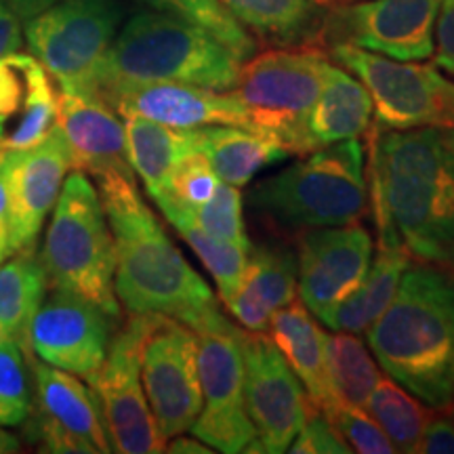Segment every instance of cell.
I'll use <instances>...</instances> for the list:
<instances>
[{
    "instance_id": "43",
    "label": "cell",
    "mask_w": 454,
    "mask_h": 454,
    "mask_svg": "<svg viewBox=\"0 0 454 454\" xmlns=\"http://www.w3.org/2000/svg\"><path fill=\"white\" fill-rule=\"evenodd\" d=\"M3 3H7L9 7L15 11L20 20H32L34 15L43 13L44 9L53 7V4L59 3V0H3Z\"/></svg>"
},
{
    "instance_id": "14",
    "label": "cell",
    "mask_w": 454,
    "mask_h": 454,
    "mask_svg": "<svg viewBox=\"0 0 454 454\" xmlns=\"http://www.w3.org/2000/svg\"><path fill=\"white\" fill-rule=\"evenodd\" d=\"M294 244L301 301L326 325L334 309L364 282L372 263V234L354 221L303 231Z\"/></svg>"
},
{
    "instance_id": "10",
    "label": "cell",
    "mask_w": 454,
    "mask_h": 454,
    "mask_svg": "<svg viewBox=\"0 0 454 454\" xmlns=\"http://www.w3.org/2000/svg\"><path fill=\"white\" fill-rule=\"evenodd\" d=\"M194 333L202 411L190 431L217 452H247L257 440V431L244 404L242 331L223 316Z\"/></svg>"
},
{
    "instance_id": "41",
    "label": "cell",
    "mask_w": 454,
    "mask_h": 454,
    "mask_svg": "<svg viewBox=\"0 0 454 454\" xmlns=\"http://www.w3.org/2000/svg\"><path fill=\"white\" fill-rule=\"evenodd\" d=\"M21 44H24V36H21L20 17L7 3L0 0V59L20 53Z\"/></svg>"
},
{
    "instance_id": "42",
    "label": "cell",
    "mask_w": 454,
    "mask_h": 454,
    "mask_svg": "<svg viewBox=\"0 0 454 454\" xmlns=\"http://www.w3.org/2000/svg\"><path fill=\"white\" fill-rule=\"evenodd\" d=\"M11 257L9 247V200L7 187H4L3 170H0V261Z\"/></svg>"
},
{
    "instance_id": "1",
    "label": "cell",
    "mask_w": 454,
    "mask_h": 454,
    "mask_svg": "<svg viewBox=\"0 0 454 454\" xmlns=\"http://www.w3.org/2000/svg\"><path fill=\"white\" fill-rule=\"evenodd\" d=\"M377 236H397L411 257L454 259V152L440 129L379 130L371 145Z\"/></svg>"
},
{
    "instance_id": "49",
    "label": "cell",
    "mask_w": 454,
    "mask_h": 454,
    "mask_svg": "<svg viewBox=\"0 0 454 454\" xmlns=\"http://www.w3.org/2000/svg\"><path fill=\"white\" fill-rule=\"evenodd\" d=\"M448 411H452V419H454V397H452V402H450V406H448Z\"/></svg>"
},
{
    "instance_id": "33",
    "label": "cell",
    "mask_w": 454,
    "mask_h": 454,
    "mask_svg": "<svg viewBox=\"0 0 454 454\" xmlns=\"http://www.w3.org/2000/svg\"><path fill=\"white\" fill-rule=\"evenodd\" d=\"M141 4L162 11V13L177 15L181 20L202 27L240 61L248 59L257 49L251 34L238 24L221 0H141Z\"/></svg>"
},
{
    "instance_id": "7",
    "label": "cell",
    "mask_w": 454,
    "mask_h": 454,
    "mask_svg": "<svg viewBox=\"0 0 454 454\" xmlns=\"http://www.w3.org/2000/svg\"><path fill=\"white\" fill-rule=\"evenodd\" d=\"M331 66L328 55L314 44L271 49L248 57L231 93L253 130L274 139L288 156H305V118L325 89Z\"/></svg>"
},
{
    "instance_id": "50",
    "label": "cell",
    "mask_w": 454,
    "mask_h": 454,
    "mask_svg": "<svg viewBox=\"0 0 454 454\" xmlns=\"http://www.w3.org/2000/svg\"><path fill=\"white\" fill-rule=\"evenodd\" d=\"M446 270H450V271H454V259L450 261V263H448V265H446Z\"/></svg>"
},
{
    "instance_id": "16",
    "label": "cell",
    "mask_w": 454,
    "mask_h": 454,
    "mask_svg": "<svg viewBox=\"0 0 454 454\" xmlns=\"http://www.w3.org/2000/svg\"><path fill=\"white\" fill-rule=\"evenodd\" d=\"M36 383V412L32 435L44 452L55 454H107L110 434L101 402L90 385L76 374L44 362L30 366Z\"/></svg>"
},
{
    "instance_id": "19",
    "label": "cell",
    "mask_w": 454,
    "mask_h": 454,
    "mask_svg": "<svg viewBox=\"0 0 454 454\" xmlns=\"http://www.w3.org/2000/svg\"><path fill=\"white\" fill-rule=\"evenodd\" d=\"M122 118L139 116L173 129L244 127L251 129L236 95L184 82H107L95 89Z\"/></svg>"
},
{
    "instance_id": "28",
    "label": "cell",
    "mask_w": 454,
    "mask_h": 454,
    "mask_svg": "<svg viewBox=\"0 0 454 454\" xmlns=\"http://www.w3.org/2000/svg\"><path fill=\"white\" fill-rule=\"evenodd\" d=\"M47 270L34 248L17 251L7 263L0 265V325L9 339L24 351L30 366L34 364L30 326L47 297Z\"/></svg>"
},
{
    "instance_id": "45",
    "label": "cell",
    "mask_w": 454,
    "mask_h": 454,
    "mask_svg": "<svg viewBox=\"0 0 454 454\" xmlns=\"http://www.w3.org/2000/svg\"><path fill=\"white\" fill-rule=\"evenodd\" d=\"M20 450H21L20 440H17L13 434H9V431L0 429V454H11Z\"/></svg>"
},
{
    "instance_id": "31",
    "label": "cell",
    "mask_w": 454,
    "mask_h": 454,
    "mask_svg": "<svg viewBox=\"0 0 454 454\" xmlns=\"http://www.w3.org/2000/svg\"><path fill=\"white\" fill-rule=\"evenodd\" d=\"M242 27L265 41L288 44L308 36L320 9L317 0H221Z\"/></svg>"
},
{
    "instance_id": "27",
    "label": "cell",
    "mask_w": 454,
    "mask_h": 454,
    "mask_svg": "<svg viewBox=\"0 0 454 454\" xmlns=\"http://www.w3.org/2000/svg\"><path fill=\"white\" fill-rule=\"evenodd\" d=\"M196 147L219 179L236 187L251 184L261 170L288 158V152L274 139L244 127L196 129Z\"/></svg>"
},
{
    "instance_id": "8",
    "label": "cell",
    "mask_w": 454,
    "mask_h": 454,
    "mask_svg": "<svg viewBox=\"0 0 454 454\" xmlns=\"http://www.w3.org/2000/svg\"><path fill=\"white\" fill-rule=\"evenodd\" d=\"M331 55L366 87L379 130L454 129V82L435 64L397 61L348 43H334Z\"/></svg>"
},
{
    "instance_id": "36",
    "label": "cell",
    "mask_w": 454,
    "mask_h": 454,
    "mask_svg": "<svg viewBox=\"0 0 454 454\" xmlns=\"http://www.w3.org/2000/svg\"><path fill=\"white\" fill-rule=\"evenodd\" d=\"M325 414L328 421L334 425L340 438L348 442L351 452L360 454H391L395 452L385 431L368 414L364 408H356L348 404L328 406Z\"/></svg>"
},
{
    "instance_id": "13",
    "label": "cell",
    "mask_w": 454,
    "mask_h": 454,
    "mask_svg": "<svg viewBox=\"0 0 454 454\" xmlns=\"http://www.w3.org/2000/svg\"><path fill=\"white\" fill-rule=\"evenodd\" d=\"M244 404L263 452H286L311 411L303 385L265 333L242 331Z\"/></svg>"
},
{
    "instance_id": "47",
    "label": "cell",
    "mask_w": 454,
    "mask_h": 454,
    "mask_svg": "<svg viewBox=\"0 0 454 454\" xmlns=\"http://www.w3.org/2000/svg\"><path fill=\"white\" fill-rule=\"evenodd\" d=\"M7 340H11L9 334H7V331H4V328H3V325H0V345L7 343Z\"/></svg>"
},
{
    "instance_id": "18",
    "label": "cell",
    "mask_w": 454,
    "mask_h": 454,
    "mask_svg": "<svg viewBox=\"0 0 454 454\" xmlns=\"http://www.w3.org/2000/svg\"><path fill=\"white\" fill-rule=\"evenodd\" d=\"M444 0H368L334 11L331 30L348 43L397 61L434 55L435 20Z\"/></svg>"
},
{
    "instance_id": "20",
    "label": "cell",
    "mask_w": 454,
    "mask_h": 454,
    "mask_svg": "<svg viewBox=\"0 0 454 454\" xmlns=\"http://www.w3.org/2000/svg\"><path fill=\"white\" fill-rule=\"evenodd\" d=\"M55 124L67 141L72 168L90 177L118 173L133 177L127 156V133L116 112L98 95L59 87Z\"/></svg>"
},
{
    "instance_id": "2",
    "label": "cell",
    "mask_w": 454,
    "mask_h": 454,
    "mask_svg": "<svg viewBox=\"0 0 454 454\" xmlns=\"http://www.w3.org/2000/svg\"><path fill=\"white\" fill-rule=\"evenodd\" d=\"M116 251V297L129 314H158L192 331L223 317L219 301L187 263L137 192L135 177H95Z\"/></svg>"
},
{
    "instance_id": "26",
    "label": "cell",
    "mask_w": 454,
    "mask_h": 454,
    "mask_svg": "<svg viewBox=\"0 0 454 454\" xmlns=\"http://www.w3.org/2000/svg\"><path fill=\"white\" fill-rule=\"evenodd\" d=\"M377 257L362 282V286L351 297L340 303L331 320L326 322L333 331L366 333V328L383 314L385 308L395 297L402 276L411 268L412 257L397 236H377Z\"/></svg>"
},
{
    "instance_id": "37",
    "label": "cell",
    "mask_w": 454,
    "mask_h": 454,
    "mask_svg": "<svg viewBox=\"0 0 454 454\" xmlns=\"http://www.w3.org/2000/svg\"><path fill=\"white\" fill-rule=\"evenodd\" d=\"M219 185L221 179L215 173L211 162L200 152H194V154L184 158L179 167L175 168L167 194L173 196L184 207H198V204L211 200Z\"/></svg>"
},
{
    "instance_id": "48",
    "label": "cell",
    "mask_w": 454,
    "mask_h": 454,
    "mask_svg": "<svg viewBox=\"0 0 454 454\" xmlns=\"http://www.w3.org/2000/svg\"><path fill=\"white\" fill-rule=\"evenodd\" d=\"M446 141H448V145H450L452 152H454V129H450V133H446Z\"/></svg>"
},
{
    "instance_id": "12",
    "label": "cell",
    "mask_w": 454,
    "mask_h": 454,
    "mask_svg": "<svg viewBox=\"0 0 454 454\" xmlns=\"http://www.w3.org/2000/svg\"><path fill=\"white\" fill-rule=\"evenodd\" d=\"M141 383L164 442L192 429L202 411V385L190 326L154 314L141 348Z\"/></svg>"
},
{
    "instance_id": "34",
    "label": "cell",
    "mask_w": 454,
    "mask_h": 454,
    "mask_svg": "<svg viewBox=\"0 0 454 454\" xmlns=\"http://www.w3.org/2000/svg\"><path fill=\"white\" fill-rule=\"evenodd\" d=\"M184 211L202 231L251 253L253 244L247 223H244L242 192L236 185L221 181L211 200L198 204V207H184Z\"/></svg>"
},
{
    "instance_id": "21",
    "label": "cell",
    "mask_w": 454,
    "mask_h": 454,
    "mask_svg": "<svg viewBox=\"0 0 454 454\" xmlns=\"http://www.w3.org/2000/svg\"><path fill=\"white\" fill-rule=\"evenodd\" d=\"M57 93L34 55L0 59V152L36 145L55 127Z\"/></svg>"
},
{
    "instance_id": "24",
    "label": "cell",
    "mask_w": 454,
    "mask_h": 454,
    "mask_svg": "<svg viewBox=\"0 0 454 454\" xmlns=\"http://www.w3.org/2000/svg\"><path fill=\"white\" fill-rule=\"evenodd\" d=\"M372 99L354 74L331 66L325 89L305 118L309 152L337 141L357 139L371 127Z\"/></svg>"
},
{
    "instance_id": "29",
    "label": "cell",
    "mask_w": 454,
    "mask_h": 454,
    "mask_svg": "<svg viewBox=\"0 0 454 454\" xmlns=\"http://www.w3.org/2000/svg\"><path fill=\"white\" fill-rule=\"evenodd\" d=\"M154 202L158 204L164 217L170 221V225L177 230V234L190 244L196 257L202 261V265L208 270L215 284H217L221 301L227 303L240 288L244 274H247L248 254L251 253L202 231L194 221L187 217L184 207L173 196L162 194L154 198Z\"/></svg>"
},
{
    "instance_id": "15",
    "label": "cell",
    "mask_w": 454,
    "mask_h": 454,
    "mask_svg": "<svg viewBox=\"0 0 454 454\" xmlns=\"http://www.w3.org/2000/svg\"><path fill=\"white\" fill-rule=\"evenodd\" d=\"M114 320L82 294L53 286L32 320V351L44 364L76 374L90 385L110 349Z\"/></svg>"
},
{
    "instance_id": "39",
    "label": "cell",
    "mask_w": 454,
    "mask_h": 454,
    "mask_svg": "<svg viewBox=\"0 0 454 454\" xmlns=\"http://www.w3.org/2000/svg\"><path fill=\"white\" fill-rule=\"evenodd\" d=\"M434 64L454 76V0H444L434 30Z\"/></svg>"
},
{
    "instance_id": "17",
    "label": "cell",
    "mask_w": 454,
    "mask_h": 454,
    "mask_svg": "<svg viewBox=\"0 0 454 454\" xmlns=\"http://www.w3.org/2000/svg\"><path fill=\"white\" fill-rule=\"evenodd\" d=\"M70 168V147L57 124L36 145L0 152L9 200L11 254L36 247L44 219L53 211Z\"/></svg>"
},
{
    "instance_id": "30",
    "label": "cell",
    "mask_w": 454,
    "mask_h": 454,
    "mask_svg": "<svg viewBox=\"0 0 454 454\" xmlns=\"http://www.w3.org/2000/svg\"><path fill=\"white\" fill-rule=\"evenodd\" d=\"M326 368L333 391V404L364 408L374 385L381 379L379 364L354 333L326 334Z\"/></svg>"
},
{
    "instance_id": "22",
    "label": "cell",
    "mask_w": 454,
    "mask_h": 454,
    "mask_svg": "<svg viewBox=\"0 0 454 454\" xmlns=\"http://www.w3.org/2000/svg\"><path fill=\"white\" fill-rule=\"evenodd\" d=\"M297 254L284 244H261L251 248L244 280L225 308L247 331L265 333L271 316L297 299Z\"/></svg>"
},
{
    "instance_id": "40",
    "label": "cell",
    "mask_w": 454,
    "mask_h": 454,
    "mask_svg": "<svg viewBox=\"0 0 454 454\" xmlns=\"http://www.w3.org/2000/svg\"><path fill=\"white\" fill-rule=\"evenodd\" d=\"M419 452L454 454V419L431 412L419 442Z\"/></svg>"
},
{
    "instance_id": "3",
    "label": "cell",
    "mask_w": 454,
    "mask_h": 454,
    "mask_svg": "<svg viewBox=\"0 0 454 454\" xmlns=\"http://www.w3.org/2000/svg\"><path fill=\"white\" fill-rule=\"evenodd\" d=\"M366 339L387 377L434 411H448L454 397V271L411 263Z\"/></svg>"
},
{
    "instance_id": "9",
    "label": "cell",
    "mask_w": 454,
    "mask_h": 454,
    "mask_svg": "<svg viewBox=\"0 0 454 454\" xmlns=\"http://www.w3.org/2000/svg\"><path fill=\"white\" fill-rule=\"evenodd\" d=\"M124 15L121 0H59L26 24V43L59 87L90 93Z\"/></svg>"
},
{
    "instance_id": "35",
    "label": "cell",
    "mask_w": 454,
    "mask_h": 454,
    "mask_svg": "<svg viewBox=\"0 0 454 454\" xmlns=\"http://www.w3.org/2000/svg\"><path fill=\"white\" fill-rule=\"evenodd\" d=\"M27 360L13 340L0 345V427H15L32 414Z\"/></svg>"
},
{
    "instance_id": "4",
    "label": "cell",
    "mask_w": 454,
    "mask_h": 454,
    "mask_svg": "<svg viewBox=\"0 0 454 454\" xmlns=\"http://www.w3.org/2000/svg\"><path fill=\"white\" fill-rule=\"evenodd\" d=\"M364 145L357 139L299 156L248 192V208L263 230L294 240L317 227L354 223L366 213Z\"/></svg>"
},
{
    "instance_id": "44",
    "label": "cell",
    "mask_w": 454,
    "mask_h": 454,
    "mask_svg": "<svg viewBox=\"0 0 454 454\" xmlns=\"http://www.w3.org/2000/svg\"><path fill=\"white\" fill-rule=\"evenodd\" d=\"M164 450L175 452V454H211V452H215L213 448H208V444H204L202 440L184 438V434L170 438V442L167 444V448H164Z\"/></svg>"
},
{
    "instance_id": "25",
    "label": "cell",
    "mask_w": 454,
    "mask_h": 454,
    "mask_svg": "<svg viewBox=\"0 0 454 454\" xmlns=\"http://www.w3.org/2000/svg\"><path fill=\"white\" fill-rule=\"evenodd\" d=\"M127 156L133 173L144 181L152 200L167 194L181 160L198 152L196 129H173L147 118H124Z\"/></svg>"
},
{
    "instance_id": "5",
    "label": "cell",
    "mask_w": 454,
    "mask_h": 454,
    "mask_svg": "<svg viewBox=\"0 0 454 454\" xmlns=\"http://www.w3.org/2000/svg\"><path fill=\"white\" fill-rule=\"evenodd\" d=\"M238 70L240 59L207 30L177 15L144 11L116 34L90 93L107 82H184L231 90Z\"/></svg>"
},
{
    "instance_id": "11",
    "label": "cell",
    "mask_w": 454,
    "mask_h": 454,
    "mask_svg": "<svg viewBox=\"0 0 454 454\" xmlns=\"http://www.w3.org/2000/svg\"><path fill=\"white\" fill-rule=\"evenodd\" d=\"M152 320L154 314H130L114 334L104 366L90 383L101 402L112 452L156 454L167 448L141 383V348Z\"/></svg>"
},
{
    "instance_id": "6",
    "label": "cell",
    "mask_w": 454,
    "mask_h": 454,
    "mask_svg": "<svg viewBox=\"0 0 454 454\" xmlns=\"http://www.w3.org/2000/svg\"><path fill=\"white\" fill-rule=\"evenodd\" d=\"M41 259L51 286L82 294L110 316H121L112 230L98 187L82 170L64 181Z\"/></svg>"
},
{
    "instance_id": "23",
    "label": "cell",
    "mask_w": 454,
    "mask_h": 454,
    "mask_svg": "<svg viewBox=\"0 0 454 454\" xmlns=\"http://www.w3.org/2000/svg\"><path fill=\"white\" fill-rule=\"evenodd\" d=\"M270 337L303 385L309 404L325 412L333 406L326 368V333L301 299L291 301L271 316Z\"/></svg>"
},
{
    "instance_id": "38",
    "label": "cell",
    "mask_w": 454,
    "mask_h": 454,
    "mask_svg": "<svg viewBox=\"0 0 454 454\" xmlns=\"http://www.w3.org/2000/svg\"><path fill=\"white\" fill-rule=\"evenodd\" d=\"M286 452L293 454H349L351 448L348 442L340 438V434L334 429V425L328 421V417L317 408H311L305 419L303 427L294 435L293 444Z\"/></svg>"
},
{
    "instance_id": "32",
    "label": "cell",
    "mask_w": 454,
    "mask_h": 454,
    "mask_svg": "<svg viewBox=\"0 0 454 454\" xmlns=\"http://www.w3.org/2000/svg\"><path fill=\"white\" fill-rule=\"evenodd\" d=\"M366 412L385 431L395 452H419V442H421L425 423L431 412L411 391L391 377H381L368 397Z\"/></svg>"
},
{
    "instance_id": "46",
    "label": "cell",
    "mask_w": 454,
    "mask_h": 454,
    "mask_svg": "<svg viewBox=\"0 0 454 454\" xmlns=\"http://www.w3.org/2000/svg\"><path fill=\"white\" fill-rule=\"evenodd\" d=\"M317 3H320V7H325V4H348L354 0H317Z\"/></svg>"
}]
</instances>
